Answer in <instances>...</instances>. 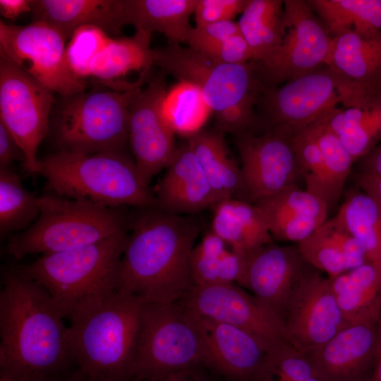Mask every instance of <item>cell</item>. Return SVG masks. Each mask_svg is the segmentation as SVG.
<instances>
[{"instance_id":"cell-31","label":"cell","mask_w":381,"mask_h":381,"mask_svg":"<svg viewBox=\"0 0 381 381\" xmlns=\"http://www.w3.org/2000/svg\"><path fill=\"white\" fill-rule=\"evenodd\" d=\"M284 9L282 0H249L237 22L248 42L253 61L266 64L279 46Z\"/></svg>"},{"instance_id":"cell-51","label":"cell","mask_w":381,"mask_h":381,"mask_svg":"<svg viewBox=\"0 0 381 381\" xmlns=\"http://www.w3.org/2000/svg\"><path fill=\"white\" fill-rule=\"evenodd\" d=\"M80 375L77 372L70 380L67 381H80ZM25 381H61L55 377V375H38L29 377Z\"/></svg>"},{"instance_id":"cell-56","label":"cell","mask_w":381,"mask_h":381,"mask_svg":"<svg viewBox=\"0 0 381 381\" xmlns=\"http://www.w3.org/2000/svg\"><path fill=\"white\" fill-rule=\"evenodd\" d=\"M305 381H320L318 377H313L311 378H309Z\"/></svg>"},{"instance_id":"cell-26","label":"cell","mask_w":381,"mask_h":381,"mask_svg":"<svg viewBox=\"0 0 381 381\" xmlns=\"http://www.w3.org/2000/svg\"><path fill=\"white\" fill-rule=\"evenodd\" d=\"M341 313L349 325L376 324L381 312V273L367 262L329 278Z\"/></svg>"},{"instance_id":"cell-17","label":"cell","mask_w":381,"mask_h":381,"mask_svg":"<svg viewBox=\"0 0 381 381\" xmlns=\"http://www.w3.org/2000/svg\"><path fill=\"white\" fill-rule=\"evenodd\" d=\"M287 343L302 354L323 344L349 326L329 280L308 270L295 286L283 313Z\"/></svg>"},{"instance_id":"cell-28","label":"cell","mask_w":381,"mask_h":381,"mask_svg":"<svg viewBox=\"0 0 381 381\" xmlns=\"http://www.w3.org/2000/svg\"><path fill=\"white\" fill-rule=\"evenodd\" d=\"M212 209L211 230L231 249L246 252L272 243L265 217L255 203L229 198Z\"/></svg>"},{"instance_id":"cell-18","label":"cell","mask_w":381,"mask_h":381,"mask_svg":"<svg viewBox=\"0 0 381 381\" xmlns=\"http://www.w3.org/2000/svg\"><path fill=\"white\" fill-rule=\"evenodd\" d=\"M297 246L270 243L246 252L243 275L238 284L283 318L297 282L308 270Z\"/></svg>"},{"instance_id":"cell-30","label":"cell","mask_w":381,"mask_h":381,"mask_svg":"<svg viewBox=\"0 0 381 381\" xmlns=\"http://www.w3.org/2000/svg\"><path fill=\"white\" fill-rule=\"evenodd\" d=\"M197 0H126V25L163 34L169 43H186Z\"/></svg>"},{"instance_id":"cell-33","label":"cell","mask_w":381,"mask_h":381,"mask_svg":"<svg viewBox=\"0 0 381 381\" xmlns=\"http://www.w3.org/2000/svg\"><path fill=\"white\" fill-rule=\"evenodd\" d=\"M308 2L332 38L349 31L381 30V0H310Z\"/></svg>"},{"instance_id":"cell-6","label":"cell","mask_w":381,"mask_h":381,"mask_svg":"<svg viewBox=\"0 0 381 381\" xmlns=\"http://www.w3.org/2000/svg\"><path fill=\"white\" fill-rule=\"evenodd\" d=\"M40 162L48 192L111 207H155L154 192L126 152L79 154L59 150Z\"/></svg>"},{"instance_id":"cell-35","label":"cell","mask_w":381,"mask_h":381,"mask_svg":"<svg viewBox=\"0 0 381 381\" xmlns=\"http://www.w3.org/2000/svg\"><path fill=\"white\" fill-rule=\"evenodd\" d=\"M39 197L27 190L20 177L0 167V232L1 235L26 229L40 214Z\"/></svg>"},{"instance_id":"cell-37","label":"cell","mask_w":381,"mask_h":381,"mask_svg":"<svg viewBox=\"0 0 381 381\" xmlns=\"http://www.w3.org/2000/svg\"><path fill=\"white\" fill-rule=\"evenodd\" d=\"M292 142L298 157L306 190L333 206L324 159L310 126L293 129Z\"/></svg>"},{"instance_id":"cell-24","label":"cell","mask_w":381,"mask_h":381,"mask_svg":"<svg viewBox=\"0 0 381 381\" xmlns=\"http://www.w3.org/2000/svg\"><path fill=\"white\" fill-rule=\"evenodd\" d=\"M297 247L306 262L333 278L368 262L361 243L336 216L326 219Z\"/></svg>"},{"instance_id":"cell-2","label":"cell","mask_w":381,"mask_h":381,"mask_svg":"<svg viewBox=\"0 0 381 381\" xmlns=\"http://www.w3.org/2000/svg\"><path fill=\"white\" fill-rule=\"evenodd\" d=\"M133 224L116 290L146 303L179 301L193 286L189 262L200 220L150 207Z\"/></svg>"},{"instance_id":"cell-42","label":"cell","mask_w":381,"mask_h":381,"mask_svg":"<svg viewBox=\"0 0 381 381\" xmlns=\"http://www.w3.org/2000/svg\"><path fill=\"white\" fill-rule=\"evenodd\" d=\"M267 365L276 373L291 381H305L317 377L306 357L294 349L288 343L282 344L268 351Z\"/></svg>"},{"instance_id":"cell-20","label":"cell","mask_w":381,"mask_h":381,"mask_svg":"<svg viewBox=\"0 0 381 381\" xmlns=\"http://www.w3.org/2000/svg\"><path fill=\"white\" fill-rule=\"evenodd\" d=\"M153 192L155 207L176 214L193 215L212 208L217 203L208 180L186 140L177 147Z\"/></svg>"},{"instance_id":"cell-52","label":"cell","mask_w":381,"mask_h":381,"mask_svg":"<svg viewBox=\"0 0 381 381\" xmlns=\"http://www.w3.org/2000/svg\"><path fill=\"white\" fill-rule=\"evenodd\" d=\"M373 381H381V341L376 356Z\"/></svg>"},{"instance_id":"cell-53","label":"cell","mask_w":381,"mask_h":381,"mask_svg":"<svg viewBox=\"0 0 381 381\" xmlns=\"http://www.w3.org/2000/svg\"><path fill=\"white\" fill-rule=\"evenodd\" d=\"M80 381H133L132 380H110V379H104V378H95V379H88L85 378L84 376H83L80 374Z\"/></svg>"},{"instance_id":"cell-7","label":"cell","mask_w":381,"mask_h":381,"mask_svg":"<svg viewBox=\"0 0 381 381\" xmlns=\"http://www.w3.org/2000/svg\"><path fill=\"white\" fill-rule=\"evenodd\" d=\"M40 214L27 229L11 236L7 252L16 259L91 244L128 229L120 207L64 198L47 192L39 197Z\"/></svg>"},{"instance_id":"cell-12","label":"cell","mask_w":381,"mask_h":381,"mask_svg":"<svg viewBox=\"0 0 381 381\" xmlns=\"http://www.w3.org/2000/svg\"><path fill=\"white\" fill-rule=\"evenodd\" d=\"M66 39L42 21L25 25L0 21V55L63 97L85 91L87 80L71 71L66 56Z\"/></svg>"},{"instance_id":"cell-44","label":"cell","mask_w":381,"mask_h":381,"mask_svg":"<svg viewBox=\"0 0 381 381\" xmlns=\"http://www.w3.org/2000/svg\"><path fill=\"white\" fill-rule=\"evenodd\" d=\"M237 22L227 20L193 27L186 40L188 47L200 52L234 35L240 34Z\"/></svg>"},{"instance_id":"cell-45","label":"cell","mask_w":381,"mask_h":381,"mask_svg":"<svg viewBox=\"0 0 381 381\" xmlns=\"http://www.w3.org/2000/svg\"><path fill=\"white\" fill-rule=\"evenodd\" d=\"M200 53L224 64H244L253 61L252 51L241 33L220 42Z\"/></svg>"},{"instance_id":"cell-47","label":"cell","mask_w":381,"mask_h":381,"mask_svg":"<svg viewBox=\"0 0 381 381\" xmlns=\"http://www.w3.org/2000/svg\"><path fill=\"white\" fill-rule=\"evenodd\" d=\"M353 179L359 189L381 205V176L357 171Z\"/></svg>"},{"instance_id":"cell-11","label":"cell","mask_w":381,"mask_h":381,"mask_svg":"<svg viewBox=\"0 0 381 381\" xmlns=\"http://www.w3.org/2000/svg\"><path fill=\"white\" fill-rule=\"evenodd\" d=\"M53 92L15 63L0 55V121L24 154V169L40 174L37 154L49 132Z\"/></svg>"},{"instance_id":"cell-3","label":"cell","mask_w":381,"mask_h":381,"mask_svg":"<svg viewBox=\"0 0 381 381\" xmlns=\"http://www.w3.org/2000/svg\"><path fill=\"white\" fill-rule=\"evenodd\" d=\"M153 51L161 71L200 90L214 115L215 129L235 137L262 132L256 105L265 87L258 62L221 63L174 43Z\"/></svg>"},{"instance_id":"cell-22","label":"cell","mask_w":381,"mask_h":381,"mask_svg":"<svg viewBox=\"0 0 381 381\" xmlns=\"http://www.w3.org/2000/svg\"><path fill=\"white\" fill-rule=\"evenodd\" d=\"M32 21L44 22L67 40L80 27L93 25L110 36L126 25V0H32Z\"/></svg>"},{"instance_id":"cell-19","label":"cell","mask_w":381,"mask_h":381,"mask_svg":"<svg viewBox=\"0 0 381 381\" xmlns=\"http://www.w3.org/2000/svg\"><path fill=\"white\" fill-rule=\"evenodd\" d=\"M376 324L347 326L303 354L320 381H356L377 355L381 332Z\"/></svg>"},{"instance_id":"cell-46","label":"cell","mask_w":381,"mask_h":381,"mask_svg":"<svg viewBox=\"0 0 381 381\" xmlns=\"http://www.w3.org/2000/svg\"><path fill=\"white\" fill-rule=\"evenodd\" d=\"M20 160L24 163L23 150L10 132L0 121V167L9 168L10 164Z\"/></svg>"},{"instance_id":"cell-5","label":"cell","mask_w":381,"mask_h":381,"mask_svg":"<svg viewBox=\"0 0 381 381\" xmlns=\"http://www.w3.org/2000/svg\"><path fill=\"white\" fill-rule=\"evenodd\" d=\"M128 238L126 230L91 244L44 254L20 268L44 286L63 318L70 320L116 291Z\"/></svg>"},{"instance_id":"cell-27","label":"cell","mask_w":381,"mask_h":381,"mask_svg":"<svg viewBox=\"0 0 381 381\" xmlns=\"http://www.w3.org/2000/svg\"><path fill=\"white\" fill-rule=\"evenodd\" d=\"M214 194L221 200L248 198L241 168L229 156L224 133L202 129L186 138ZM216 203V204H217Z\"/></svg>"},{"instance_id":"cell-10","label":"cell","mask_w":381,"mask_h":381,"mask_svg":"<svg viewBox=\"0 0 381 381\" xmlns=\"http://www.w3.org/2000/svg\"><path fill=\"white\" fill-rule=\"evenodd\" d=\"M380 93V90L349 84L325 65L280 85L265 87L256 109L263 131L295 129L310 126L340 104L357 105Z\"/></svg>"},{"instance_id":"cell-29","label":"cell","mask_w":381,"mask_h":381,"mask_svg":"<svg viewBox=\"0 0 381 381\" xmlns=\"http://www.w3.org/2000/svg\"><path fill=\"white\" fill-rule=\"evenodd\" d=\"M326 121L356 162L381 141V93L360 104L332 109Z\"/></svg>"},{"instance_id":"cell-40","label":"cell","mask_w":381,"mask_h":381,"mask_svg":"<svg viewBox=\"0 0 381 381\" xmlns=\"http://www.w3.org/2000/svg\"><path fill=\"white\" fill-rule=\"evenodd\" d=\"M264 212L307 216L327 219L329 207L320 198L298 187L291 188L255 202Z\"/></svg>"},{"instance_id":"cell-13","label":"cell","mask_w":381,"mask_h":381,"mask_svg":"<svg viewBox=\"0 0 381 381\" xmlns=\"http://www.w3.org/2000/svg\"><path fill=\"white\" fill-rule=\"evenodd\" d=\"M333 38L308 1L284 0L279 47L259 64L265 87L280 85L327 64Z\"/></svg>"},{"instance_id":"cell-4","label":"cell","mask_w":381,"mask_h":381,"mask_svg":"<svg viewBox=\"0 0 381 381\" xmlns=\"http://www.w3.org/2000/svg\"><path fill=\"white\" fill-rule=\"evenodd\" d=\"M145 301L117 290L69 320L78 372L88 379H131Z\"/></svg>"},{"instance_id":"cell-38","label":"cell","mask_w":381,"mask_h":381,"mask_svg":"<svg viewBox=\"0 0 381 381\" xmlns=\"http://www.w3.org/2000/svg\"><path fill=\"white\" fill-rule=\"evenodd\" d=\"M327 114L310 127L324 159L334 205L342 193L354 162L340 139L327 125Z\"/></svg>"},{"instance_id":"cell-1","label":"cell","mask_w":381,"mask_h":381,"mask_svg":"<svg viewBox=\"0 0 381 381\" xmlns=\"http://www.w3.org/2000/svg\"><path fill=\"white\" fill-rule=\"evenodd\" d=\"M63 319L43 286L20 267L7 270L0 293V375L25 380L64 370L73 358Z\"/></svg>"},{"instance_id":"cell-55","label":"cell","mask_w":381,"mask_h":381,"mask_svg":"<svg viewBox=\"0 0 381 381\" xmlns=\"http://www.w3.org/2000/svg\"><path fill=\"white\" fill-rule=\"evenodd\" d=\"M277 379L276 381H291L281 374L277 373Z\"/></svg>"},{"instance_id":"cell-25","label":"cell","mask_w":381,"mask_h":381,"mask_svg":"<svg viewBox=\"0 0 381 381\" xmlns=\"http://www.w3.org/2000/svg\"><path fill=\"white\" fill-rule=\"evenodd\" d=\"M152 34L141 30L130 37H113L93 59L90 77L110 89L125 90L143 83L141 79L129 83L119 79L132 71H151L154 51L150 48Z\"/></svg>"},{"instance_id":"cell-14","label":"cell","mask_w":381,"mask_h":381,"mask_svg":"<svg viewBox=\"0 0 381 381\" xmlns=\"http://www.w3.org/2000/svg\"><path fill=\"white\" fill-rule=\"evenodd\" d=\"M292 133L293 128L277 127L236 137L249 200L255 202L298 187L303 179Z\"/></svg>"},{"instance_id":"cell-36","label":"cell","mask_w":381,"mask_h":381,"mask_svg":"<svg viewBox=\"0 0 381 381\" xmlns=\"http://www.w3.org/2000/svg\"><path fill=\"white\" fill-rule=\"evenodd\" d=\"M245 260L243 251L231 248L203 251L195 246L189 262L193 286L238 284Z\"/></svg>"},{"instance_id":"cell-39","label":"cell","mask_w":381,"mask_h":381,"mask_svg":"<svg viewBox=\"0 0 381 381\" xmlns=\"http://www.w3.org/2000/svg\"><path fill=\"white\" fill-rule=\"evenodd\" d=\"M112 37L93 25H84L72 35L66 48V56L72 73L87 80L92 61L111 41Z\"/></svg>"},{"instance_id":"cell-15","label":"cell","mask_w":381,"mask_h":381,"mask_svg":"<svg viewBox=\"0 0 381 381\" xmlns=\"http://www.w3.org/2000/svg\"><path fill=\"white\" fill-rule=\"evenodd\" d=\"M179 302L199 318L250 332L269 350L287 343L282 317L234 284L193 286Z\"/></svg>"},{"instance_id":"cell-41","label":"cell","mask_w":381,"mask_h":381,"mask_svg":"<svg viewBox=\"0 0 381 381\" xmlns=\"http://www.w3.org/2000/svg\"><path fill=\"white\" fill-rule=\"evenodd\" d=\"M262 212L272 237L297 243L309 237L325 221L307 216Z\"/></svg>"},{"instance_id":"cell-32","label":"cell","mask_w":381,"mask_h":381,"mask_svg":"<svg viewBox=\"0 0 381 381\" xmlns=\"http://www.w3.org/2000/svg\"><path fill=\"white\" fill-rule=\"evenodd\" d=\"M335 216L381 273V205L358 188L346 196Z\"/></svg>"},{"instance_id":"cell-50","label":"cell","mask_w":381,"mask_h":381,"mask_svg":"<svg viewBox=\"0 0 381 381\" xmlns=\"http://www.w3.org/2000/svg\"><path fill=\"white\" fill-rule=\"evenodd\" d=\"M158 381H204L190 370H182L169 374Z\"/></svg>"},{"instance_id":"cell-54","label":"cell","mask_w":381,"mask_h":381,"mask_svg":"<svg viewBox=\"0 0 381 381\" xmlns=\"http://www.w3.org/2000/svg\"><path fill=\"white\" fill-rule=\"evenodd\" d=\"M0 381H25V380H17V379L9 377L6 375H0Z\"/></svg>"},{"instance_id":"cell-16","label":"cell","mask_w":381,"mask_h":381,"mask_svg":"<svg viewBox=\"0 0 381 381\" xmlns=\"http://www.w3.org/2000/svg\"><path fill=\"white\" fill-rule=\"evenodd\" d=\"M166 75L160 71L151 77L145 87L135 92L128 107V143L139 174L147 185L169 167L178 147L175 133L162 113L167 91Z\"/></svg>"},{"instance_id":"cell-34","label":"cell","mask_w":381,"mask_h":381,"mask_svg":"<svg viewBox=\"0 0 381 381\" xmlns=\"http://www.w3.org/2000/svg\"><path fill=\"white\" fill-rule=\"evenodd\" d=\"M162 113L174 132L186 138L202 129L212 111L195 85L179 82L167 91Z\"/></svg>"},{"instance_id":"cell-49","label":"cell","mask_w":381,"mask_h":381,"mask_svg":"<svg viewBox=\"0 0 381 381\" xmlns=\"http://www.w3.org/2000/svg\"><path fill=\"white\" fill-rule=\"evenodd\" d=\"M32 0H0L1 16L6 19L15 20L26 12H31Z\"/></svg>"},{"instance_id":"cell-23","label":"cell","mask_w":381,"mask_h":381,"mask_svg":"<svg viewBox=\"0 0 381 381\" xmlns=\"http://www.w3.org/2000/svg\"><path fill=\"white\" fill-rule=\"evenodd\" d=\"M326 65L351 85L381 90V30L333 37Z\"/></svg>"},{"instance_id":"cell-9","label":"cell","mask_w":381,"mask_h":381,"mask_svg":"<svg viewBox=\"0 0 381 381\" xmlns=\"http://www.w3.org/2000/svg\"><path fill=\"white\" fill-rule=\"evenodd\" d=\"M143 85L64 97L52 124L59 150L79 154L125 152L129 104Z\"/></svg>"},{"instance_id":"cell-43","label":"cell","mask_w":381,"mask_h":381,"mask_svg":"<svg viewBox=\"0 0 381 381\" xmlns=\"http://www.w3.org/2000/svg\"><path fill=\"white\" fill-rule=\"evenodd\" d=\"M249 0H197L194 10L195 27L233 20L241 14Z\"/></svg>"},{"instance_id":"cell-8","label":"cell","mask_w":381,"mask_h":381,"mask_svg":"<svg viewBox=\"0 0 381 381\" xmlns=\"http://www.w3.org/2000/svg\"><path fill=\"white\" fill-rule=\"evenodd\" d=\"M200 363L205 339L198 318L179 301L145 302L131 379L158 381Z\"/></svg>"},{"instance_id":"cell-48","label":"cell","mask_w":381,"mask_h":381,"mask_svg":"<svg viewBox=\"0 0 381 381\" xmlns=\"http://www.w3.org/2000/svg\"><path fill=\"white\" fill-rule=\"evenodd\" d=\"M356 162L358 171L381 176V143Z\"/></svg>"},{"instance_id":"cell-21","label":"cell","mask_w":381,"mask_h":381,"mask_svg":"<svg viewBox=\"0 0 381 381\" xmlns=\"http://www.w3.org/2000/svg\"><path fill=\"white\" fill-rule=\"evenodd\" d=\"M198 318L205 339V363L236 377L248 376L267 365L269 349L255 336L233 325Z\"/></svg>"}]
</instances>
